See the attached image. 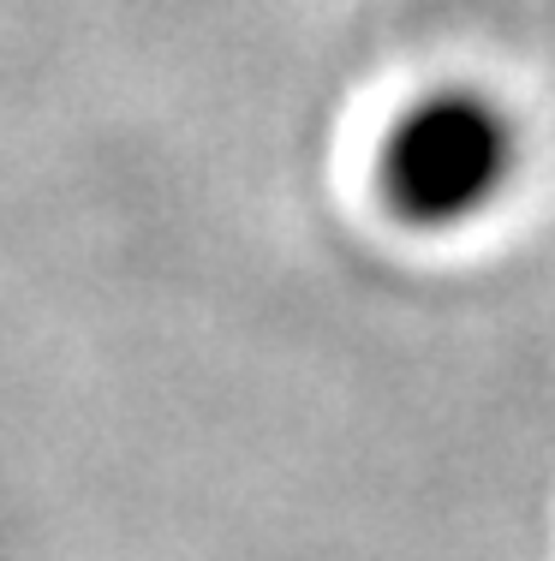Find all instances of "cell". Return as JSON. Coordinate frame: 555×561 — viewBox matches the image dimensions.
<instances>
[{"mask_svg": "<svg viewBox=\"0 0 555 561\" xmlns=\"http://www.w3.org/2000/svg\"><path fill=\"white\" fill-rule=\"evenodd\" d=\"M513 162V119L478 90H442L394 119L382 144V197L413 227H460L508 192Z\"/></svg>", "mask_w": 555, "mask_h": 561, "instance_id": "6da1fadb", "label": "cell"}]
</instances>
